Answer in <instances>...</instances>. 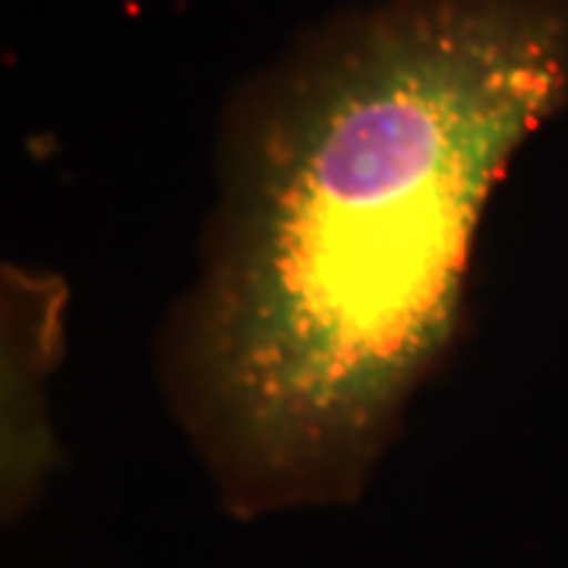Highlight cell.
Segmentation results:
<instances>
[{
    "label": "cell",
    "mask_w": 568,
    "mask_h": 568,
    "mask_svg": "<svg viewBox=\"0 0 568 568\" xmlns=\"http://www.w3.org/2000/svg\"><path fill=\"white\" fill-rule=\"evenodd\" d=\"M566 108L568 0H366L234 89L155 342L224 515L364 499L465 328L496 183Z\"/></svg>",
    "instance_id": "1"
},
{
    "label": "cell",
    "mask_w": 568,
    "mask_h": 568,
    "mask_svg": "<svg viewBox=\"0 0 568 568\" xmlns=\"http://www.w3.org/2000/svg\"><path fill=\"white\" fill-rule=\"evenodd\" d=\"M67 291L61 278L13 268L3 275V521L41 499L58 458L44 386L61 354Z\"/></svg>",
    "instance_id": "2"
}]
</instances>
